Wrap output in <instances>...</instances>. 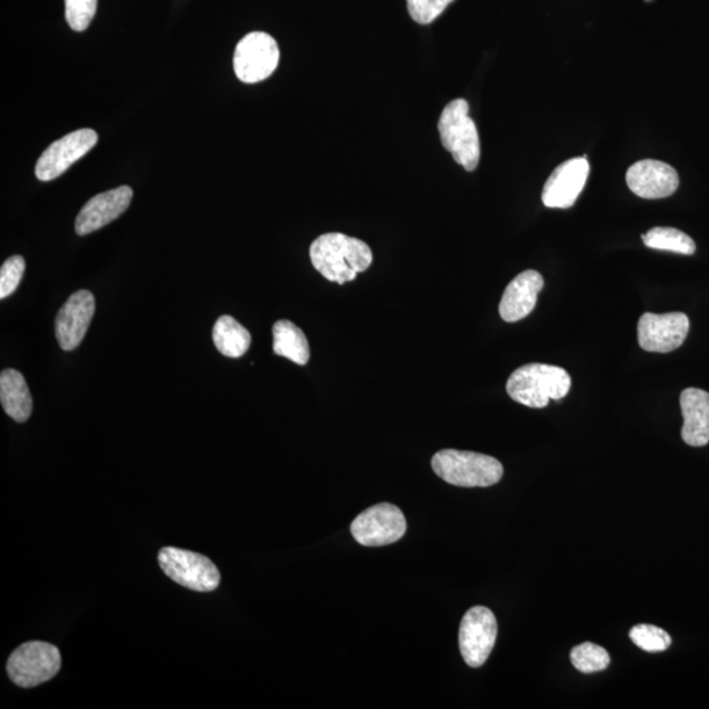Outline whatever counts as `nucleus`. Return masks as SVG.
I'll use <instances>...</instances> for the list:
<instances>
[{
  "mask_svg": "<svg viewBox=\"0 0 709 709\" xmlns=\"http://www.w3.org/2000/svg\"><path fill=\"white\" fill-rule=\"evenodd\" d=\"M98 133L92 129H79L54 141L43 151L36 164V177L41 182H50L61 177L79 159L96 147Z\"/></svg>",
  "mask_w": 709,
  "mask_h": 709,
  "instance_id": "10",
  "label": "nucleus"
},
{
  "mask_svg": "<svg viewBox=\"0 0 709 709\" xmlns=\"http://www.w3.org/2000/svg\"><path fill=\"white\" fill-rule=\"evenodd\" d=\"M0 401L13 421L26 422L32 415L33 401L24 376L17 369H4L0 375Z\"/></svg>",
  "mask_w": 709,
  "mask_h": 709,
  "instance_id": "18",
  "label": "nucleus"
},
{
  "mask_svg": "<svg viewBox=\"0 0 709 709\" xmlns=\"http://www.w3.org/2000/svg\"><path fill=\"white\" fill-rule=\"evenodd\" d=\"M412 20L418 24H431L455 0H407Z\"/></svg>",
  "mask_w": 709,
  "mask_h": 709,
  "instance_id": "26",
  "label": "nucleus"
},
{
  "mask_svg": "<svg viewBox=\"0 0 709 709\" xmlns=\"http://www.w3.org/2000/svg\"><path fill=\"white\" fill-rule=\"evenodd\" d=\"M571 387L566 369L531 363L513 371L506 383V390L513 401L533 409L548 407L549 400H562Z\"/></svg>",
  "mask_w": 709,
  "mask_h": 709,
  "instance_id": "2",
  "label": "nucleus"
},
{
  "mask_svg": "<svg viewBox=\"0 0 709 709\" xmlns=\"http://www.w3.org/2000/svg\"><path fill=\"white\" fill-rule=\"evenodd\" d=\"M629 190L642 199H665L678 190L679 177L670 164L643 159L627 171Z\"/></svg>",
  "mask_w": 709,
  "mask_h": 709,
  "instance_id": "14",
  "label": "nucleus"
},
{
  "mask_svg": "<svg viewBox=\"0 0 709 709\" xmlns=\"http://www.w3.org/2000/svg\"><path fill=\"white\" fill-rule=\"evenodd\" d=\"M97 9L98 0H64V17L72 31H86L96 17Z\"/></svg>",
  "mask_w": 709,
  "mask_h": 709,
  "instance_id": "24",
  "label": "nucleus"
},
{
  "mask_svg": "<svg viewBox=\"0 0 709 709\" xmlns=\"http://www.w3.org/2000/svg\"><path fill=\"white\" fill-rule=\"evenodd\" d=\"M438 129L441 143L450 151L456 163L469 172L475 171L480 163L481 143L479 130L469 116L468 101L455 99L446 106Z\"/></svg>",
  "mask_w": 709,
  "mask_h": 709,
  "instance_id": "4",
  "label": "nucleus"
},
{
  "mask_svg": "<svg viewBox=\"0 0 709 709\" xmlns=\"http://www.w3.org/2000/svg\"><path fill=\"white\" fill-rule=\"evenodd\" d=\"M629 638L636 647L646 652L658 653L665 652L671 646V638L662 628L652 625H639L629 631Z\"/></svg>",
  "mask_w": 709,
  "mask_h": 709,
  "instance_id": "23",
  "label": "nucleus"
},
{
  "mask_svg": "<svg viewBox=\"0 0 709 709\" xmlns=\"http://www.w3.org/2000/svg\"><path fill=\"white\" fill-rule=\"evenodd\" d=\"M26 271V260L23 257L13 256L6 260L0 269V299L9 298L17 291Z\"/></svg>",
  "mask_w": 709,
  "mask_h": 709,
  "instance_id": "25",
  "label": "nucleus"
},
{
  "mask_svg": "<svg viewBox=\"0 0 709 709\" xmlns=\"http://www.w3.org/2000/svg\"><path fill=\"white\" fill-rule=\"evenodd\" d=\"M643 244L649 249L677 252V254H696L697 244L683 231L675 228H653L642 234Z\"/></svg>",
  "mask_w": 709,
  "mask_h": 709,
  "instance_id": "21",
  "label": "nucleus"
},
{
  "mask_svg": "<svg viewBox=\"0 0 709 709\" xmlns=\"http://www.w3.org/2000/svg\"><path fill=\"white\" fill-rule=\"evenodd\" d=\"M61 669V653L52 643L26 642L9 658L7 671L13 683L24 689L50 681Z\"/></svg>",
  "mask_w": 709,
  "mask_h": 709,
  "instance_id": "5",
  "label": "nucleus"
},
{
  "mask_svg": "<svg viewBox=\"0 0 709 709\" xmlns=\"http://www.w3.org/2000/svg\"><path fill=\"white\" fill-rule=\"evenodd\" d=\"M682 439L691 447L709 443V393L703 389H685L681 395Z\"/></svg>",
  "mask_w": 709,
  "mask_h": 709,
  "instance_id": "17",
  "label": "nucleus"
},
{
  "mask_svg": "<svg viewBox=\"0 0 709 709\" xmlns=\"http://www.w3.org/2000/svg\"><path fill=\"white\" fill-rule=\"evenodd\" d=\"M498 625L495 613L487 607L476 606L461 620L459 646L470 668H481L496 646Z\"/></svg>",
  "mask_w": 709,
  "mask_h": 709,
  "instance_id": "9",
  "label": "nucleus"
},
{
  "mask_svg": "<svg viewBox=\"0 0 709 709\" xmlns=\"http://www.w3.org/2000/svg\"><path fill=\"white\" fill-rule=\"evenodd\" d=\"M570 661L578 671L583 672V675H592V672L609 668L611 658L609 652L597 643L583 642L571 649Z\"/></svg>",
  "mask_w": 709,
  "mask_h": 709,
  "instance_id": "22",
  "label": "nucleus"
},
{
  "mask_svg": "<svg viewBox=\"0 0 709 709\" xmlns=\"http://www.w3.org/2000/svg\"><path fill=\"white\" fill-rule=\"evenodd\" d=\"M213 342L226 357L241 358L250 349L251 336L236 318L222 316L214 323Z\"/></svg>",
  "mask_w": 709,
  "mask_h": 709,
  "instance_id": "20",
  "label": "nucleus"
},
{
  "mask_svg": "<svg viewBox=\"0 0 709 709\" xmlns=\"http://www.w3.org/2000/svg\"><path fill=\"white\" fill-rule=\"evenodd\" d=\"M280 61L277 40L269 33L251 32L237 43L233 67L243 83H258L271 77Z\"/></svg>",
  "mask_w": 709,
  "mask_h": 709,
  "instance_id": "7",
  "label": "nucleus"
},
{
  "mask_svg": "<svg viewBox=\"0 0 709 709\" xmlns=\"http://www.w3.org/2000/svg\"><path fill=\"white\" fill-rule=\"evenodd\" d=\"M273 352L293 363L306 366L310 358L309 342L303 331L291 321L281 320L273 324Z\"/></svg>",
  "mask_w": 709,
  "mask_h": 709,
  "instance_id": "19",
  "label": "nucleus"
},
{
  "mask_svg": "<svg viewBox=\"0 0 709 709\" xmlns=\"http://www.w3.org/2000/svg\"><path fill=\"white\" fill-rule=\"evenodd\" d=\"M646 2H653V0H646Z\"/></svg>",
  "mask_w": 709,
  "mask_h": 709,
  "instance_id": "27",
  "label": "nucleus"
},
{
  "mask_svg": "<svg viewBox=\"0 0 709 709\" xmlns=\"http://www.w3.org/2000/svg\"><path fill=\"white\" fill-rule=\"evenodd\" d=\"M431 466L441 480L461 488H488L503 477L501 462L477 452L439 451L433 455Z\"/></svg>",
  "mask_w": 709,
  "mask_h": 709,
  "instance_id": "3",
  "label": "nucleus"
},
{
  "mask_svg": "<svg viewBox=\"0 0 709 709\" xmlns=\"http://www.w3.org/2000/svg\"><path fill=\"white\" fill-rule=\"evenodd\" d=\"M158 560L163 573L186 589L209 592L220 586V571L206 556L166 547L159 552Z\"/></svg>",
  "mask_w": 709,
  "mask_h": 709,
  "instance_id": "6",
  "label": "nucleus"
},
{
  "mask_svg": "<svg viewBox=\"0 0 709 709\" xmlns=\"http://www.w3.org/2000/svg\"><path fill=\"white\" fill-rule=\"evenodd\" d=\"M689 331L690 320L685 313H646L639 321V344L648 352L668 353L685 343Z\"/></svg>",
  "mask_w": 709,
  "mask_h": 709,
  "instance_id": "11",
  "label": "nucleus"
},
{
  "mask_svg": "<svg viewBox=\"0 0 709 709\" xmlns=\"http://www.w3.org/2000/svg\"><path fill=\"white\" fill-rule=\"evenodd\" d=\"M545 287V279L538 271L527 270L519 273L505 289L499 314L506 322H518L530 316L537 307L538 294Z\"/></svg>",
  "mask_w": 709,
  "mask_h": 709,
  "instance_id": "16",
  "label": "nucleus"
},
{
  "mask_svg": "<svg viewBox=\"0 0 709 709\" xmlns=\"http://www.w3.org/2000/svg\"><path fill=\"white\" fill-rule=\"evenodd\" d=\"M590 164L586 156L569 159L559 166L542 188L541 200L548 208L575 206L588 182Z\"/></svg>",
  "mask_w": 709,
  "mask_h": 709,
  "instance_id": "12",
  "label": "nucleus"
},
{
  "mask_svg": "<svg viewBox=\"0 0 709 709\" xmlns=\"http://www.w3.org/2000/svg\"><path fill=\"white\" fill-rule=\"evenodd\" d=\"M133 191L128 186L114 188L93 197L79 212L76 220L78 236L93 233L108 226L127 211L132 201Z\"/></svg>",
  "mask_w": 709,
  "mask_h": 709,
  "instance_id": "15",
  "label": "nucleus"
},
{
  "mask_svg": "<svg viewBox=\"0 0 709 709\" xmlns=\"http://www.w3.org/2000/svg\"><path fill=\"white\" fill-rule=\"evenodd\" d=\"M309 256L314 269L338 284L353 281L358 273L367 271L373 262L372 250L366 242L342 233L318 237L310 244Z\"/></svg>",
  "mask_w": 709,
  "mask_h": 709,
  "instance_id": "1",
  "label": "nucleus"
},
{
  "mask_svg": "<svg viewBox=\"0 0 709 709\" xmlns=\"http://www.w3.org/2000/svg\"><path fill=\"white\" fill-rule=\"evenodd\" d=\"M96 313V298L89 291H78L64 302L56 318V337L64 351L76 350L82 343Z\"/></svg>",
  "mask_w": 709,
  "mask_h": 709,
  "instance_id": "13",
  "label": "nucleus"
},
{
  "mask_svg": "<svg viewBox=\"0 0 709 709\" xmlns=\"http://www.w3.org/2000/svg\"><path fill=\"white\" fill-rule=\"evenodd\" d=\"M407 519L395 505L379 503L361 512L351 525V533L359 545L382 547L393 545L407 533Z\"/></svg>",
  "mask_w": 709,
  "mask_h": 709,
  "instance_id": "8",
  "label": "nucleus"
}]
</instances>
